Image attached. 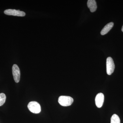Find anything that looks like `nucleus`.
<instances>
[{
    "mask_svg": "<svg viewBox=\"0 0 123 123\" xmlns=\"http://www.w3.org/2000/svg\"><path fill=\"white\" fill-rule=\"evenodd\" d=\"M111 123H120V119L117 115L114 114L111 117Z\"/></svg>",
    "mask_w": 123,
    "mask_h": 123,
    "instance_id": "1a4fd4ad",
    "label": "nucleus"
},
{
    "mask_svg": "<svg viewBox=\"0 0 123 123\" xmlns=\"http://www.w3.org/2000/svg\"><path fill=\"white\" fill-rule=\"evenodd\" d=\"M122 30V31L123 32V27H122V30Z\"/></svg>",
    "mask_w": 123,
    "mask_h": 123,
    "instance_id": "9b49d317",
    "label": "nucleus"
},
{
    "mask_svg": "<svg viewBox=\"0 0 123 123\" xmlns=\"http://www.w3.org/2000/svg\"><path fill=\"white\" fill-rule=\"evenodd\" d=\"M87 6L92 12H93L97 10V3L95 0H88L87 2Z\"/></svg>",
    "mask_w": 123,
    "mask_h": 123,
    "instance_id": "0eeeda50",
    "label": "nucleus"
},
{
    "mask_svg": "<svg viewBox=\"0 0 123 123\" xmlns=\"http://www.w3.org/2000/svg\"><path fill=\"white\" fill-rule=\"evenodd\" d=\"M74 102L72 98L69 96H61L59 97L58 102L60 105L63 106L71 105Z\"/></svg>",
    "mask_w": 123,
    "mask_h": 123,
    "instance_id": "f257e3e1",
    "label": "nucleus"
},
{
    "mask_svg": "<svg viewBox=\"0 0 123 123\" xmlns=\"http://www.w3.org/2000/svg\"><path fill=\"white\" fill-rule=\"evenodd\" d=\"M12 72L14 81L16 83H18L20 80V71L17 65H13L12 68Z\"/></svg>",
    "mask_w": 123,
    "mask_h": 123,
    "instance_id": "39448f33",
    "label": "nucleus"
},
{
    "mask_svg": "<svg viewBox=\"0 0 123 123\" xmlns=\"http://www.w3.org/2000/svg\"><path fill=\"white\" fill-rule=\"evenodd\" d=\"M115 68V64L112 58L108 57L106 60V72L108 75H111L114 72Z\"/></svg>",
    "mask_w": 123,
    "mask_h": 123,
    "instance_id": "7ed1b4c3",
    "label": "nucleus"
},
{
    "mask_svg": "<svg viewBox=\"0 0 123 123\" xmlns=\"http://www.w3.org/2000/svg\"><path fill=\"white\" fill-rule=\"evenodd\" d=\"M30 111L34 114H39L41 111V106L36 101L30 102L27 106Z\"/></svg>",
    "mask_w": 123,
    "mask_h": 123,
    "instance_id": "f03ea898",
    "label": "nucleus"
},
{
    "mask_svg": "<svg viewBox=\"0 0 123 123\" xmlns=\"http://www.w3.org/2000/svg\"><path fill=\"white\" fill-rule=\"evenodd\" d=\"M4 12L5 14L9 15H13L18 17H24L25 15V13L23 11L12 9L6 10Z\"/></svg>",
    "mask_w": 123,
    "mask_h": 123,
    "instance_id": "20e7f679",
    "label": "nucleus"
},
{
    "mask_svg": "<svg viewBox=\"0 0 123 123\" xmlns=\"http://www.w3.org/2000/svg\"><path fill=\"white\" fill-rule=\"evenodd\" d=\"M6 96L4 93H0V106H2L5 102Z\"/></svg>",
    "mask_w": 123,
    "mask_h": 123,
    "instance_id": "9d476101",
    "label": "nucleus"
},
{
    "mask_svg": "<svg viewBox=\"0 0 123 123\" xmlns=\"http://www.w3.org/2000/svg\"><path fill=\"white\" fill-rule=\"evenodd\" d=\"M114 25V23L112 22H110L107 24L101 31V34L102 35H104L107 34L110 31V30L112 29Z\"/></svg>",
    "mask_w": 123,
    "mask_h": 123,
    "instance_id": "6e6552de",
    "label": "nucleus"
},
{
    "mask_svg": "<svg viewBox=\"0 0 123 123\" xmlns=\"http://www.w3.org/2000/svg\"><path fill=\"white\" fill-rule=\"evenodd\" d=\"M104 100V96L103 93H100L97 94L95 98V104L97 107L100 108L102 106Z\"/></svg>",
    "mask_w": 123,
    "mask_h": 123,
    "instance_id": "423d86ee",
    "label": "nucleus"
}]
</instances>
